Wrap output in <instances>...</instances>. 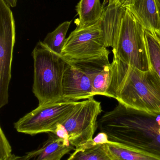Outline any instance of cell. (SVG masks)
Listing matches in <instances>:
<instances>
[{
	"instance_id": "52a82bcc",
	"label": "cell",
	"mask_w": 160,
	"mask_h": 160,
	"mask_svg": "<svg viewBox=\"0 0 160 160\" xmlns=\"http://www.w3.org/2000/svg\"><path fill=\"white\" fill-rule=\"evenodd\" d=\"M79 102L61 101L39 105L14 123L17 132L29 135L53 132L70 114Z\"/></svg>"
},
{
	"instance_id": "8992f818",
	"label": "cell",
	"mask_w": 160,
	"mask_h": 160,
	"mask_svg": "<svg viewBox=\"0 0 160 160\" xmlns=\"http://www.w3.org/2000/svg\"><path fill=\"white\" fill-rule=\"evenodd\" d=\"M101 20L88 27L76 28L66 38L61 55L72 62L109 55Z\"/></svg>"
},
{
	"instance_id": "9a60e30c",
	"label": "cell",
	"mask_w": 160,
	"mask_h": 160,
	"mask_svg": "<svg viewBox=\"0 0 160 160\" xmlns=\"http://www.w3.org/2000/svg\"><path fill=\"white\" fill-rule=\"evenodd\" d=\"M72 20L63 22L53 32L46 36L43 44L52 51L61 55L65 42L67 33L71 24Z\"/></svg>"
},
{
	"instance_id": "d6986e66",
	"label": "cell",
	"mask_w": 160,
	"mask_h": 160,
	"mask_svg": "<svg viewBox=\"0 0 160 160\" xmlns=\"http://www.w3.org/2000/svg\"><path fill=\"white\" fill-rule=\"evenodd\" d=\"M52 133H53L60 139H63L67 145H70L68 132L63 124H58Z\"/></svg>"
},
{
	"instance_id": "6da1fadb",
	"label": "cell",
	"mask_w": 160,
	"mask_h": 160,
	"mask_svg": "<svg viewBox=\"0 0 160 160\" xmlns=\"http://www.w3.org/2000/svg\"><path fill=\"white\" fill-rule=\"evenodd\" d=\"M109 141L160 159V112H147L118 102L98 121Z\"/></svg>"
},
{
	"instance_id": "ba28073f",
	"label": "cell",
	"mask_w": 160,
	"mask_h": 160,
	"mask_svg": "<svg viewBox=\"0 0 160 160\" xmlns=\"http://www.w3.org/2000/svg\"><path fill=\"white\" fill-rule=\"evenodd\" d=\"M15 38L13 13L5 1L0 0V108L8 103Z\"/></svg>"
},
{
	"instance_id": "44dd1931",
	"label": "cell",
	"mask_w": 160,
	"mask_h": 160,
	"mask_svg": "<svg viewBox=\"0 0 160 160\" xmlns=\"http://www.w3.org/2000/svg\"><path fill=\"white\" fill-rule=\"evenodd\" d=\"M103 6L107 5H114L117 7H121L119 6V0H104L103 3Z\"/></svg>"
},
{
	"instance_id": "7a4b0ae2",
	"label": "cell",
	"mask_w": 160,
	"mask_h": 160,
	"mask_svg": "<svg viewBox=\"0 0 160 160\" xmlns=\"http://www.w3.org/2000/svg\"><path fill=\"white\" fill-rule=\"evenodd\" d=\"M106 47L113 56L142 71L152 68L147 49L145 29L127 8L107 5L101 18Z\"/></svg>"
},
{
	"instance_id": "8fae6325",
	"label": "cell",
	"mask_w": 160,
	"mask_h": 160,
	"mask_svg": "<svg viewBox=\"0 0 160 160\" xmlns=\"http://www.w3.org/2000/svg\"><path fill=\"white\" fill-rule=\"evenodd\" d=\"M145 29L157 34L160 27L159 17L156 0H131L126 7Z\"/></svg>"
},
{
	"instance_id": "277c9868",
	"label": "cell",
	"mask_w": 160,
	"mask_h": 160,
	"mask_svg": "<svg viewBox=\"0 0 160 160\" xmlns=\"http://www.w3.org/2000/svg\"><path fill=\"white\" fill-rule=\"evenodd\" d=\"M34 62L33 92L39 105L63 100L62 82L67 61L39 41L32 52Z\"/></svg>"
},
{
	"instance_id": "ffe728a7",
	"label": "cell",
	"mask_w": 160,
	"mask_h": 160,
	"mask_svg": "<svg viewBox=\"0 0 160 160\" xmlns=\"http://www.w3.org/2000/svg\"><path fill=\"white\" fill-rule=\"evenodd\" d=\"M94 144H103L109 142L108 135L104 132H100L95 138H93Z\"/></svg>"
},
{
	"instance_id": "2e32d148",
	"label": "cell",
	"mask_w": 160,
	"mask_h": 160,
	"mask_svg": "<svg viewBox=\"0 0 160 160\" xmlns=\"http://www.w3.org/2000/svg\"><path fill=\"white\" fill-rule=\"evenodd\" d=\"M67 160H114L107 143L97 144L83 149L75 150Z\"/></svg>"
},
{
	"instance_id": "4fadbf2b",
	"label": "cell",
	"mask_w": 160,
	"mask_h": 160,
	"mask_svg": "<svg viewBox=\"0 0 160 160\" xmlns=\"http://www.w3.org/2000/svg\"><path fill=\"white\" fill-rule=\"evenodd\" d=\"M79 18L75 20L76 28L91 26L100 20L104 7L100 0H80L75 8Z\"/></svg>"
},
{
	"instance_id": "9c48e42d",
	"label": "cell",
	"mask_w": 160,
	"mask_h": 160,
	"mask_svg": "<svg viewBox=\"0 0 160 160\" xmlns=\"http://www.w3.org/2000/svg\"><path fill=\"white\" fill-rule=\"evenodd\" d=\"M62 95L63 101L70 102H79L95 96L88 75L75 64L68 61L63 76Z\"/></svg>"
},
{
	"instance_id": "e0dca14e",
	"label": "cell",
	"mask_w": 160,
	"mask_h": 160,
	"mask_svg": "<svg viewBox=\"0 0 160 160\" xmlns=\"http://www.w3.org/2000/svg\"><path fill=\"white\" fill-rule=\"evenodd\" d=\"M145 40L151 68L160 78V38L145 31Z\"/></svg>"
},
{
	"instance_id": "7c38bea8",
	"label": "cell",
	"mask_w": 160,
	"mask_h": 160,
	"mask_svg": "<svg viewBox=\"0 0 160 160\" xmlns=\"http://www.w3.org/2000/svg\"><path fill=\"white\" fill-rule=\"evenodd\" d=\"M48 140L41 147L23 156V160H61L63 157L75 150L71 144L67 146L63 139L49 132Z\"/></svg>"
},
{
	"instance_id": "603a6c76",
	"label": "cell",
	"mask_w": 160,
	"mask_h": 160,
	"mask_svg": "<svg viewBox=\"0 0 160 160\" xmlns=\"http://www.w3.org/2000/svg\"><path fill=\"white\" fill-rule=\"evenodd\" d=\"M156 3H157V7L159 17V20L160 23V0H156ZM157 36L160 38V27L159 31L158 33Z\"/></svg>"
},
{
	"instance_id": "30bf717a",
	"label": "cell",
	"mask_w": 160,
	"mask_h": 160,
	"mask_svg": "<svg viewBox=\"0 0 160 160\" xmlns=\"http://www.w3.org/2000/svg\"><path fill=\"white\" fill-rule=\"evenodd\" d=\"M72 63L83 70L90 78L95 96L107 97L111 77L109 55Z\"/></svg>"
},
{
	"instance_id": "cb8c5ba5",
	"label": "cell",
	"mask_w": 160,
	"mask_h": 160,
	"mask_svg": "<svg viewBox=\"0 0 160 160\" xmlns=\"http://www.w3.org/2000/svg\"><path fill=\"white\" fill-rule=\"evenodd\" d=\"M6 160H23V157H18V156H15V155L13 154L11 157Z\"/></svg>"
},
{
	"instance_id": "5b68a950",
	"label": "cell",
	"mask_w": 160,
	"mask_h": 160,
	"mask_svg": "<svg viewBox=\"0 0 160 160\" xmlns=\"http://www.w3.org/2000/svg\"><path fill=\"white\" fill-rule=\"evenodd\" d=\"M102 111L101 102L92 97L79 101L62 123L67 130L70 142L75 150L95 145L93 135L98 128V117Z\"/></svg>"
},
{
	"instance_id": "3957f363",
	"label": "cell",
	"mask_w": 160,
	"mask_h": 160,
	"mask_svg": "<svg viewBox=\"0 0 160 160\" xmlns=\"http://www.w3.org/2000/svg\"><path fill=\"white\" fill-rule=\"evenodd\" d=\"M107 97L132 109L160 112V78L151 68L142 71L113 56Z\"/></svg>"
},
{
	"instance_id": "7402d4cb",
	"label": "cell",
	"mask_w": 160,
	"mask_h": 160,
	"mask_svg": "<svg viewBox=\"0 0 160 160\" xmlns=\"http://www.w3.org/2000/svg\"><path fill=\"white\" fill-rule=\"evenodd\" d=\"M6 3L11 8H14L16 7L17 4L18 0H4Z\"/></svg>"
},
{
	"instance_id": "5bb4252c",
	"label": "cell",
	"mask_w": 160,
	"mask_h": 160,
	"mask_svg": "<svg viewBox=\"0 0 160 160\" xmlns=\"http://www.w3.org/2000/svg\"><path fill=\"white\" fill-rule=\"evenodd\" d=\"M107 144L114 160H160L154 156L110 141Z\"/></svg>"
},
{
	"instance_id": "ac0fdd59",
	"label": "cell",
	"mask_w": 160,
	"mask_h": 160,
	"mask_svg": "<svg viewBox=\"0 0 160 160\" xmlns=\"http://www.w3.org/2000/svg\"><path fill=\"white\" fill-rule=\"evenodd\" d=\"M12 148L2 128H0V160H6L12 156Z\"/></svg>"
}]
</instances>
